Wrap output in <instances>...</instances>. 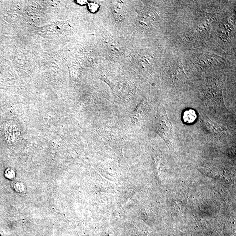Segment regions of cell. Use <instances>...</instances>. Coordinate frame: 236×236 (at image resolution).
<instances>
[{
	"label": "cell",
	"instance_id": "obj_1",
	"mask_svg": "<svg viewBox=\"0 0 236 236\" xmlns=\"http://www.w3.org/2000/svg\"><path fill=\"white\" fill-rule=\"evenodd\" d=\"M223 83L221 81H210L204 87L203 95L206 103L210 107L225 112L228 110L223 101Z\"/></svg>",
	"mask_w": 236,
	"mask_h": 236
},
{
	"label": "cell",
	"instance_id": "obj_2",
	"mask_svg": "<svg viewBox=\"0 0 236 236\" xmlns=\"http://www.w3.org/2000/svg\"><path fill=\"white\" fill-rule=\"evenodd\" d=\"M157 130L158 133L164 139L169 148L174 146V134L172 124L165 110L161 114Z\"/></svg>",
	"mask_w": 236,
	"mask_h": 236
},
{
	"label": "cell",
	"instance_id": "obj_3",
	"mask_svg": "<svg viewBox=\"0 0 236 236\" xmlns=\"http://www.w3.org/2000/svg\"><path fill=\"white\" fill-rule=\"evenodd\" d=\"M201 123L210 135L216 139H223L229 135L227 130L217 123L203 115L201 118Z\"/></svg>",
	"mask_w": 236,
	"mask_h": 236
},
{
	"label": "cell",
	"instance_id": "obj_4",
	"mask_svg": "<svg viewBox=\"0 0 236 236\" xmlns=\"http://www.w3.org/2000/svg\"><path fill=\"white\" fill-rule=\"evenodd\" d=\"M197 118L196 114L194 110L188 109L184 112L183 120L185 123L191 124L194 122Z\"/></svg>",
	"mask_w": 236,
	"mask_h": 236
},
{
	"label": "cell",
	"instance_id": "obj_5",
	"mask_svg": "<svg viewBox=\"0 0 236 236\" xmlns=\"http://www.w3.org/2000/svg\"><path fill=\"white\" fill-rule=\"evenodd\" d=\"M12 188L16 192L22 194L26 191V186L23 182L16 181L12 183Z\"/></svg>",
	"mask_w": 236,
	"mask_h": 236
},
{
	"label": "cell",
	"instance_id": "obj_6",
	"mask_svg": "<svg viewBox=\"0 0 236 236\" xmlns=\"http://www.w3.org/2000/svg\"><path fill=\"white\" fill-rule=\"evenodd\" d=\"M5 176L6 178L9 180H13L15 177V171L11 168H8L5 171Z\"/></svg>",
	"mask_w": 236,
	"mask_h": 236
},
{
	"label": "cell",
	"instance_id": "obj_7",
	"mask_svg": "<svg viewBox=\"0 0 236 236\" xmlns=\"http://www.w3.org/2000/svg\"><path fill=\"white\" fill-rule=\"evenodd\" d=\"M89 9L90 12L92 13H95L97 12L99 9V6L97 3L91 2L89 4Z\"/></svg>",
	"mask_w": 236,
	"mask_h": 236
},
{
	"label": "cell",
	"instance_id": "obj_8",
	"mask_svg": "<svg viewBox=\"0 0 236 236\" xmlns=\"http://www.w3.org/2000/svg\"><path fill=\"white\" fill-rule=\"evenodd\" d=\"M78 3L81 5H84L87 3V1H78Z\"/></svg>",
	"mask_w": 236,
	"mask_h": 236
}]
</instances>
